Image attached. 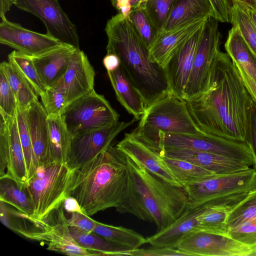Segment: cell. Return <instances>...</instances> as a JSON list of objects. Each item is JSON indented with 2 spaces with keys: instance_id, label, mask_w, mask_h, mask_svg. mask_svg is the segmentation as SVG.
Listing matches in <instances>:
<instances>
[{
  "instance_id": "obj_17",
  "label": "cell",
  "mask_w": 256,
  "mask_h": 256,
  "mask_svg": "<svg viewBox=\"0 0 256 256\" xmlns=\"http://www.w3.org/2000/svg\"><path fill=\"white\" fill-rule=\"evenodd\" d=\"M0 43L32 56L42 54L62 44L47 34L26 29L6 18H2L0 23Z\"/></svg>"
},
{
  "instance_id": "obj_24",
  "label": "cell",
  "mask_w": 256,
  "mask_h": 256,
  "mask_svg": "<svg viewBox=\"0 0 256 256\" xmlns=\"http://www.w3.org/2000/svg\"><path fill=\"white\" fill-rule=\"evenodd\" d=\"M206 207L188 210L165 228L146 238L147 243L157 247L176 248L180 240L190 232L198 230V218Z\"/></svg>"
},
{
  "instance_id": "obj_15",
  "label": "cell",
  "mask_w": 256,
  "mask_h": 256,
  "mask_svg": "<svg viewBox=\"0 0 256 256\" xmlns=\"http://www.w3.org/2000/svg\"><path fill=\"white\" fill-rule=\"evenodd\" d=\"M4 176L24 186L28 180L16 117L8 122L0 118V178Z\"/></svg>"
},
{
  "instance_id": "obj_18",
  "label": "cell",
  "mask_w": 256,
  "mask_h": 256,
  "mask_svg": "<svg viewBox=\"0 0 256 256\" xmlns=\"http://www.w3.org/2000/svg\"><path fill=\"white\" fill-rule=\"evenodd\" d=\"M204 24L174 54L164 68L171 94L184 100Z\"/></svg>"
},
{
  "instance_id": "obj_32",
  "label": "cell",
  "mask_w": 256,
  "mask_h": 256,
  "mask_svg": "<svg viewBox=\"0 0 256 256\" xmlns=\"http://www.w3.org/2000/svg\"><path fill=\"white\" fill-rule=\"evenodd\" d=\"M93 232L131 250L147 243L146 238L142 235L122 226H114L97 222Z\"/></svg>"
},
{
  "instance_id": "obj_39",
  "label": "cell",
  "mask_w": 256,
  "mask_h": 256,
  "mask_svg": "<svg viewBox=\"0 0 256 256\" xmlns=\"http://www.w3.org/2000/svg\"><path fill=\"white\" fill-rule=\"evenodd\" d=\"M40 97L48 116H60L67 106L62 76L47 87Z\"/></svg>"
},
{
  "instance_id": "obj_2",
  "label": "cell",
  "mask_w": 256,
  "mask_h": 256,
  "mask_svg": "<svg viewBox=\"0 0 256 256\" xmlns=\"http://www.w3.org/2000/svg\"><path fill=\"white\" fill-rule=\"evenodd\" d=\"M129 182L127 160L110 144L82 166L70 170L66 197L78 202L82 212L92 216L116 208L126 197Z\"/></svg>"
},
{
  "instance_id": "obj_4",
  "label": "cell",
  "mask_w": 256,
  "mask_h": 256,
  "mask_svg": "<svg viewBox=\"0 0 256 256\" xmlns=\"http://www.w3.org/2000/svg\"><path fill=\"white\" fill-rule=\"evenodd\" d=\"M126 158L129 173L128 192L116 210L154 223L156 232H159L188 210V194L184 188L165 180Z\"/></svg>"
},
{
  "instance_id": "obj_27",
  "label": "cell",
  "mask_w": 256,
  "mask_h": 256,
  "mask_svg": "<svg viewBox=\"0 0 256 256\" xmlns=\"http://www.w3.org/2000/svg\"><path fill=\"white\" fill-rule=\"evenodd\" d=\"M49 164H66L72 136L60 116H48Z\"/></svg>"
},
{
  "instance_id": "obj_44",
  "label": "cell",
  "mask_w": 256,
  "mask_h": 256,
  "mask_svg": "<svg viewBox=\"0 0 256 256\" xmlns=\"http://www.w3.org/2000/svg\"><path fill=\"white\" fill-rule=\"evenodd\" d=\"M148 248H136L128 251L126 256H186L176 248L154 246Z\"/></svg>"
},
{
  "instance_id": "obj_9",
  "label": "cell",
  "mask_w": 256,
  "mask_h": 256,
  "mask_svg": "<svg viewBox=\"0 0 256 256\" xmlns=\"http://www.w3.org/2000/svg\"><path fill=\"white\" fill-rule=\"evenodd\" d=\"M134 131L208 136L194 122L186 102L172 94L148 108Z\"/></svg>"
},
{
  "instance_id": "obj_35",
  "label": "cell",
  "mask_w": 256,
  "mask_h": 256,
  "mask_svg": "<svg viewBox=\"0 0 256 256\" xmlns=\"http://www.w3.org/2000/svg\"><path fill=\"white\" fill-rule=\"evenodd\" d=\"M232 208L225 206L206 207L198 218V230L226 235V221Z\"/></svg>"
},
{
  "instance_id": "obj_26",
  "label": "cell",
  "mask_w": 256,
  "mask_h": 256,
  "mask_svg": "<svg viewBox=\"0 0 256 256\" xmlns=\"http://www.w3.org/2000/svg\"><path fill=\"white\" fill-rule=\"evenodd\" d=\"M107 74L118 101L136 120H140L146 111L144 98L124 74L120 65Z\"/></svg>"
},
{
  "instance_id": "obj_55",
  "label": "cell",
  "mask_w": 256,
  "mask_h": 256,
  "mask_svg": "<svg viewBox=\"0 0 256 256\" xmlns=\"http://www.w3.org/2000/svg\"><path fill=\"white\" fill-rule=\"evenodd\" d=\"M141 0H131L132 9L139 6Z\"/></svg>"
},
{
  "instance_id": "obj_25",
  "label": "cell",
  "mask_w": 256,
  "mask_h": 256,
  "mask_svg": "<svg viewBox=\"0 0 256 256\" xmlns=\"http://www.w3.org/2000/svg\"><path fill=\"white\" fill-rule=\"evenodd\" d=\"M210 17L214 13L209 0H176L160 32Z\"/></svg>"
},
{
  "instance_id": "obj_6",
  "label": "cell",
  "mask_w": 256,
  "mask_h": 256,
  "mask_svg": "<svg viewBox=\"0 0 256 256\" xmlns=\"http://www.w3.org/2000/svg\"><path fill=\"white\" fill-rule=\"evenodd\" d=\"M64 211L62 203L42 219L23 214L30 224L15 223L12 229L28 238L46 244L50 250L71 256H92L72 236Z\"/></svg>"
},
{
  "instance_id": "obj_20",
  "label": "cell",
  "mask_w": 256,
  "mask_h": 256,
  "mask_svg": "<svg viewBox=\"0 0 256 256\" xmlns=\"http://www.w3.org/2000/svg\"><path fill=\"white\" fill-rule=\"evenodd\" d=\"M159 152L160 156L190 162L216 175L237 172L250 168L241 162L208 152L187 149H166Z\"/></svg>"
},
{
  "instance_id": "obj_31",
  "label": "cell",
  "mask_w": 256,
  "mask_h": 256,
  "mask_svg": "<svg viewBox=\"0 0 256 256\" xmlns=\"http://www.w3.org/2000/svg\"><path fill=\"white\" fill-rule=\"evenodd\" d=\"M161 156L176 179L184 188L188 184L206 180L216 175L190 162Z\"/></svg>"
},
{
  "instance_id": "obj_56",
  "label": "cell",
  "mask_w": 256,
  "mask_h": 256,
  "mask_svg": "<svg viewBox=\"0 0 256 256\" xmlns=\"http://www.w3.org/2000/svg\"><path fill=\"white\" fill-rule=\"evenodd\" d=\"M146 1H147V0H141L140 2V3L139 6H144V4L146 3Z\"/></svg>"
},
{
  "instance_id": "obj_8",
  "label": "cell",
  "mask_w": 256,
  "mask_h": 256,
  "mask_svg": "<svg viewBox=\"0 0 256 256\" xmlns=\"http://www.w3.org/2000/svg\"><path fill=\"white\" fill-rule=\"evenodd\" d=\"M70 174L66 164H51L36 169L25 185L33 206L32 216L42 219L63 203Z\"/></svg>"
},
{
  "instance_id": "obj_16",
  "label": "cell",
  "mask_w": 256,
  "mask_h": 256,
  "mask_svg": "<svg viewBox=\"0 0 256 256\" xmlns=\"http://www.w3.org/2000/svg\"><path fill=\"white\" fill-rule=\"evenodd\" d=\"M116 146L135 163L165 180L182 186L164 162L159 150L150 142L132 132L125 134Z\"/></svg>"
},
{
  "instance_id": "obj_3",
  "label": "cell",
  "mask_w": 256,
  "mask_h": 256,
  "mask_svg": "<svg viewBox=\"0 0 256 256\" xmlns=\"http://www.w3.org/2000/svg\"><path fill=\"white\" fill-rule=\"evenodd\" d=\"M105 32L107 54L118 56L124 74L142 96L146 109L171 94L164 68L151 60L149 50L128 18L119 13L112 16Z\"/></svg>"
},
{
  "instance_id": "obj_52",
  "label": "cell",
  "mask_w": 256,
  "mask_h": 256,
  "mask_svg": "<svg viewBox=\"0 0 256 256\" xmlns=\"http://www.w3.org/2000/svg\"><path fill=\"white\" fill-rule=\"evenodd\" d=\"M16 0H0V17L6 18V14L10 10L11 6L14 5Z\"/></svg>"
},
{
  "instance_id": "obj_7",
  "label": "cell",
  "mask_w": 256,
  "mask_h": 256,
  "mask_svg": "<svg viewBox=\"0 0 256 256\" xmlns=\"http://www.w3.org/2000/svg\"><path fill=\"white\" fill-rule=\"evenodd\" d=\"M136 135L154 144L158 150L187 149L212 153L248 166L252 163L251 150L245 142L210 136L184 134L133 132Z\"/></svg>"
},
{
  "instance_id": "obj_11",
  "label": "cell",
  "mask_w": 256,
  "mask_h": 256,
  "mask_svg": "<svg viewBox=\"0 0 256 256\" xmlns=\"http://www.w3.org/2000/svg\"><path fill=\"white\" fill-rule=\"evenodd\" d=\"M218 22L214 18L210 17L203 26L186 90V102L203 92L214 60L220 52L222 35L218 28Z\"/></svg>"
},
{
  "instance_id": "obj_12",
  "label": "cell",
  "mask_w": 256,
  "mask_h": 256,
  "mask_svg": "<svg viewBox=\"0 0 256 256\" xmlns=\"http://www.w3.org/2000/svg\"><path fill=\"white\" fill-rule=\"evenodd\" d=\"M14 6L41 20L50 36L62 44L80 49L76 26L58 0H16Z\"/></svg>"
},
{
  "instance_id": "obj_13",
  "label": "cell",
  "mask_w": 256,
  "mask_h": 256,
  "mask_svg": "<svg viewBox=\"0 0 256 256\" xmlns=\"http://www.w3.org/2000/svg\"><path fill=\"white\" fill-rule=\"evenodd\" d=\"M176 248L186 256H256V250L227 235L198 230L185 235Z\"/></svg>"
},
{
  "instance_id": "obj_54",
  "label": "cell",
  "mask_w": 256,
  "mask_h": 256,
  "mask_svg": "<svg viewBox=\"0 0 256 256\" xmlns=\"http://www.w3.org/2000/svg\"><path fill=\"white\" fill-rule=\"evenodd\" d=\"M232 2H238L250 6L256 10V0H230Z\"/></svg>"
},
{
  "instance_id": "obj_19",
  "label": "cell",
  "mask_w": 256,
  "mask_h": 256,
  "mask_svg": "<svg viewBox=\"0 0 256 256\" xmlns=\"http://www.w3.org/2000/svg\"><path fill=\"white\" fill-rule=\"evenodd\" d=\"M95 76L86 54L80 49L76 50L62 76L67 106L94 90Z\"/></svg>"
},
{
  "instance_id": "obj_21",
  "label": "cell",
  "mask_w": 256,
  "mask_h": 256,
  "mask_svg": "<svg viewBox=\"0 0 256 256\" xmlns=\"http://www.w3.org/2000/svg\"><path fill=\"white\" fill-rule=\"evenodd\" d=\"M24 110L35 156L36 168L46 166L49 164L48 115L38 100L34 101Z\"/></svg>"
},
{
  "instance_id": "obj_51",
  "label": "cell",
  "mask_w": 256,
  "mask_h": 256,
  "mask_svg": "<svg viewBox=\"0 0 256 256\" xmlns=\"http://www.w3.org/2000/svg\"><path fill=\"white\" fill-rule=\"evenodd\" d=\"M63 206L65 211L70 214L74 212H81L78 202L75 198L72 197L66 198L63 202Z\"/></svg>"
},
{
  "instance_id": "obj_22",
  "label": "cell",
  "mask_w": 256,
  "mask_h": 256,
  "mask_svg": "<svg viewBox=\"0 0 256 256\" xmlns=\"http://www.w3.org/2000/svg\"><path fill=\"white\" fill-rule=\"evenodd\" d=\"M206 19L160 33L149 50L151 60L164 68L174 54L204 24Z\"/></svg>"
},
{
  "instance_id": "obj_53",
  "label": "cell",
  "mask_w": 256,
  "mask_h": 256,
  "mask_svg": "<svg viewBox=\"0 0 256 256\" xmlns=\"http://www.w3.org/2000/svg\"><path fill=\"white\" fill-rule=\"evenodd\" d=\"M240 3L242 6L244 10H246L256 27V10L250 6L242 4L240 2Z\"/></svg>"
},
{
  "instance_id": "obj_42",
  "label": "cell",
  "mask_w": 256,
  "mask_h": 256,
  "mask_svg": "<svg viewBox=\"0 0 256 256\" xmlns=\"http://www.w3.org/2000/svg\"><path fill=\"white\" fill-rule=\"evenodd\" d=\"M176 0H147L144 7L158 30L162 31Z\"/></svg>"
},
{
  "instance_id": "obj_1",
  "label": "cell",
  "mask_w": 256,
  "mask_h": 256,
  "mask_svg": "<svg viewBox=\"0 0 256 256\" xmlns=\"http://www.w3.org/2000/svg\"><path fill=\"white\" fill-rule=\"evenodd\" d=\"M204 91L186 102L189 113L206 136L248 144L253 100L227 53L214 58Z\"/></svg>"
},
{
  "instance_id": "obj_14",
  "label": "cell",
  "mask_w": 256,
  "mask_h": 256,
  "mask_svg": "<svg viewBox=\"0 0 256 256\" xmlns=\"http://www.w3.org/2000/svg\"><path fill=\"white\" fill-rule=\"evenodd\" d=\"M136 120L118 122L106 127L79 134L72 136L66 163L72 170L90 161L111 144L116 136Z\"/></svg>"
},
{
  "instance_id": "obj_29",
  "label": "cell",
  "mask_w": 256,
  "mask_h": 256,
  "mask_svg": "<svg viewBox=\"0 0 256 256\" xmlns=\"http://www.w3.org/2000/svg\"><path fill=\"white\" fill-rule=\"evenodd\" d=\"M68 226L75 241L92 256H126V252L131 250L94 232L83 230L74 226Z\"/></svg>"
},
{
  "instance_id": "obj_45",
  "label": "cell",
  "mask_w": 256,
  "mask_h": 256,
  "mask_svg": "<svg viewBox=\"0 0 256 256\" xmlns=\"http://www.w3.org/2000/svg\"><path fill=\"white\" fill-rule=\"evenodd\" d=\"M96 222V221L81 212H72L71 217L68 219V226H76L89 232H93Z\"/></svg>"
},
{
  "instance_id": "obj_38",
  "label": "cell",
  "mask_w": 256,
  "mask_h": 256,
  "mask_svg": "<svg viewBox=\"0 0 256 256\" xmlns=\"http://www.w3.org/2000/svg\"><path fill=\"white\" fill-rule=\"evenodd\" d=\"M256 218V188L232 206L226 221L227 232Z\"/></svg>"
},
{
  "instance_id": "obj_37",
  "label": "cell",
  "mask_w": 256,
  "mask_h": 256,
  "mask_svg": "<svg viewBox=\"0 0 256 256\" xmlns=\"http://www.w3.org/2000/svg\"><path fill=\"white\" fill-rule=\"evenodd\" d=\"M230 23L238 28L256 58V27L242 6L232 2Z\"/></svg>"
},
{
  "instance_id": "obj_46",
  "label": "cell",
  "mask_w": 256,
  "mask_h": 256,
  "mask_svg": "<svg viewBox=\"0 0 256 256\" xmlns=\"http://www.w3.org/2000/svg\"><path fill=\"white\" fill-rule=\"evenodd\" d=\"M214 10V18L222 22H230L231 9L230 0H209Z\"/></svg>"
},
{
  "instance_id": "obj_34",
  "label": "cell",
  "mask_w": 256,
  "mask_h": 256,
  "mask_svg": "<svg viewBox=\"0 0 256 256\" xmlns=\"http://www.w3.org/2000/svg\"><path fill=\"white\" fill-rule=\"evenodd\" d=\"M8 62L34 90L38 96H42L46 86L42 81L34 63L32 58L17 50L8 56Z\"/></svg>"
},
{
  "instance_id": "obj_48",
  "label": "cell",
  "mask_w": 256,
  "mask_h": 256,
  "mask_svg": "<svg viewBox=\"0 0 256 256\" xmlns=\"http://www.w3.org/2000/svg\"><path fill=\"white\" fill-rule=\"evenodd\" d=\"M236 66L246 88L250 94L253 100L256 102V82L253 80L240 67L237 65Z\"/></svg>"
},
{
  "instance_id": "obj_49",
  "label": "cell",
  "mask_w": 256,
  "mask_h": 256,
  "mask_svg": "<svg viewBox=\"0 0 256 256\" xmlns=\"http://www.w3.org/2000/svg\"><path fill=\"white\" fill-rule=\"evenodd\" d=\"M112 5L124 17L128 18L132 10L131 0H110Z\"/></svg>"
},
{
  "instance_id": "obj_43",
  "label": "cell",
  "mask_w": 256,
  "mask_h": 256,
  "mask_svg": "<svg viewBox=\"0 0 256 256\" xmlns=\"http://www.w3.org/2000/svg\"><path fill=\"white\" fill-rule=\"evenodd\" d=\"M227 236L256 250V218L244 222L240 226L230 230Z\"/></svg>"
},
{
  "instance_id": "obj_57",
  "label": "cell",
  "mask_w": 256,
  "mask_h": 256,
  "mask_svg": "<svg viewBox=\"0 0 256 256\" xmlns=\"http://www.w3.org/2000/svg\"></svg>"
},
{
  "instance_id": "obj_30",
  "label": "cell",
  "mask_w": 256,
  "mask_h": 256,
  "mask_svg": "<svg viewBox=\"0 0 256 256\" xmlns=\"http://www.w3.org/2000/svg\"><path fill=\"white\" fill-rule=\"evenodd\" d=\"M0 200L23 214L30 216L33 214L32 202L25 186L13 178H0Z\"/></svg>"
},
{
  "instance_id": "obj_40",
  "label": "cell",
  "mask_w": 256,
  "mask_h": 256,
  "mask_svg": "<svg viewBox=\"0 0 256 256\" xmlns=\"http://www.w3.org/2000/svg\"><path fill=\"white\" fill-rule=\"evenodd\" d=\"M16 118L20 143L28 173V179L36 171V162L24 110L18 106Z\"/></svg>"
},
{
  "instance_id": "obj_5",
  "label": "cell",
  "mask_w": 256,
  "mask_h": 256,
  "mask_svg": "<svg viewBox=\"0 0 256 256\" xmlns=\"http://www.w3.org/2000/svg\"><path fill=\"white\" fill-rule=\"evenodd\" d=\"M256 188V170L250 168L232 174L216 175L186 186L188 208L211 206L232 207Z\"/></svg>"
},
{
  "instance_id": "obj_23",
  "label": "cell",
  "mask_w": 256,
  "mask_h": 256,
  "mask_svg": "<svg viewBox=\"0 0 256 256\" xmlns=\"http://www.w3.org/2000/svg\"><path fill=\"white\" fill-rule=\"evenodd\" d=\"M77 49L60 44L42 54L32 56L39 76L46 88L64 76L72 56Z\"/></svg>"
},
{
  "instance_id": "obj_28",
  "label": "cell",
  "mask_w": 256,
  "mask_h": 256,
  "mask_svg": "<svg viewBox=\"0 0 256 256\" xmlns=\"http://www.w3.org/2000/svg\"><path fill=\"white\" fill-rule=\"evenodd\" d=\"M224 48L232 60L256 82V59L236 26L229 30Z\"/></svg>"
},
{
  "instance_id": "obj_33",
  "label": "cell",
  "mask_w": 256,
  "mask_h": 256,
  "mask_svg": "<svg viewBox=\"0 0 256 256\" xmlns=\"http://www.w3.org/2000/svg\"><path fill=\"white\" fill-rule=\"evenodd\" d=\"M0 69L6 76L19 108L24 110L34 101L38 100V96L34 90L8 62H1Z\"/></svg>"
},
{
  "instance_id": "obj_10",
  "label": "cell",
  "mask_w": 256,
  "mask_h": 256,
  "mask_svg": "<svg viewBox=\"0 0 256 256\" xmlns=\"http://www.w3.org/2000/svg\"><path fill=\"white\" fill-rule=\"evenodd\" d=\"M72 136L112 125L119 114L94 90L68 104L60 115Z\"/></svg>"
},
{
  "instance_id": "obj_41",
  "label": "cell",
  "mask_w": 256,
  "mask_h": 256,
  "mask_svg": "<svg viewBox=\"0 0 256 256\" xmlns=\"http://www.w3.org/2000/svg\"><path fill=\"white\" fill-rule=\"evenodd\" d=\"M18 102L4 72L0 69V114L5 122L16 117Z\"/></svg>"
},
{
  "instance_id": "obj_50",
  "label": "cell",
  "mask_w": 256,
  "mask_h": 256,
  "mask_svg": "<svg viewBox=\"0 0 256 256\" xmlns=\"http://www.w3.org/2000/svg\"><path fill=\"white\" fill-rule=\"evenodd\" d=\"M102 63L107 72L114 70L120 65L119 58L113 54H106L103 58Z\"/></svg>"
},
{
  "instance_id": "obj_47",
  "label": "cell",
  "mask_w": 256,
  "mask_h": 256,
  "mask_svg": "<svg viewBox=\"0 0 256 256\" xmlns=\"http://www.w3.org/2000/svg\"><path fill=\"white\" fill-rule=\"evenodd\" d=\"M248 144L252 154L253 168L256 170V102L254 100L251 116V136Z\"/></svg>"
},
{
  "instance_id": "obj_36",
  "label": "cell",
  "mask_w": 256,
  "mask_h": 256,
  "mask_svg": "<svg viewBox=\"0 0 256 256\" xmlns=\"http://www.w3.org/2000/svg\"><path fill=\"white\" fill-rule=\"evenodd\" d=\"M128 18L148 50L156 40L159 32L144 6L132 9Z\"/></svg>"
}]
</instances>
